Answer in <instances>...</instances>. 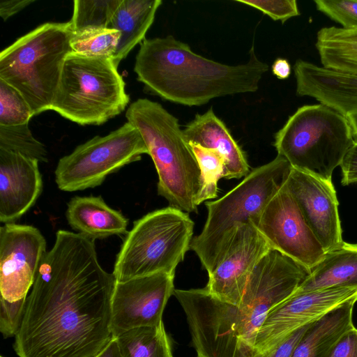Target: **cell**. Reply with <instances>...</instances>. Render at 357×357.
I'll return each instance as SVG.
<instances>
[{"label": "cell", "instance_id": "37", "mask_svg": "<svg viewBox=\"0 0 357 357\" xmlns=\"http://www.w3.org/2000/svg\"><path fill=\"white\" fill-rule=\"evenodd\" d=\"M273 73L280 79H287L291 73V67L288 60L277 59L272 65Z\"/></svg>", "mask_w": 357, "mask_h": 357}, {"label": "cell", "instance_id": "6", "mask_svg": "<svg viewBox=\"0 0 357 357\" xmlns=\"http://www.w3.org/2000/svg\"><path fill=\"white\" fill-rule=\"evenodd\" d=\"M67 22L44 23L0 53V79L16 89L34 116L51 109L66 56L72 52Z\"/></svg>", "mask_w": 357, "mask_h": 357}, {"label": "cell", "instance_id": "4", "mask_svg": "<svg viewBox=\"0 0 357 357\" xmlns=\"http://www.w3.org/2000/svg\"><path fill=\"white\" fill-rule=\"evenodd\" d=\"M126 118L141 134L154 163L158 195L172 207L197 213L201 172L178 119L147 98L132 102Z\"/></svg>", "mask_w": 357, "mask_h": 357}, {"label": "cell", "instance_id": "1", "mask_svg": "<svg viewBox=\"0 0 357 357\" xmlns=\"http://www.w3.org/2000/svg\"><path fill=\"white\" fill-rule=\"evenodd\" d=\"M116 280L100 264L94 241L59 229L26 298L13 349L19 357H95L113 339Z\"/></svg>", "mask_w": 357, "mask_h": 357}, {"label": "cell", "instance_id": "32", "mask_svg": "<svg viewBox=\"0 0 357 357\" xmlns=\"http://www.w3.org/2000/svg\"><path fill=\"white\" fill-rule=\"evenodd\" d=\"M236 1L257 8L273 20H280L282 23L301 14L296 0H236Z\"/></svg>", "mask_w": 357, "mask_h": 357}, {"label": "cell", "instance_id": "29", "mask_svg": "<svg viewBox=\"0 0 357 357\" xmlns=\"http://www.w3.org/2000/svg\"><path fill=\"white\" fill-rule=\"evenodd\" d=\"M34 116L22 95L13 86L0 79V126L29 123Z\"/></svg>", "mask_w": 357, "mask_h": 357}, {"label": "cell", "instance_id": "27", "mask_svg": "<svg viewBox=\"0 0 357 357\" xmlns=\"http://www.w3.org/2000/svg\"><path fill=\"white\" fill-rule=\"evenodd\" d=\"M197 160L201 172L202 188L197 204L216 198L218 182L224 176L225 159L217 151L198 144H189Z\"/></svg>", "mask_w": 357, "mask_h": 357}, {"label": "cell", "instance_id": "25", "mask_svg": "<svg viewBox=\"0 0 357 357\" xmlns=\"http://www.w3.org/2000/svg\"><path fill=\"white\" fill-rule=\"evenodd\" d=\"M123 0H75L69 21L73 32L109 28Z\"/></svg>", "mask_w": 357, "mask_h": 357}, {"label": "cell", "instance_id": "13", "mask_svg": "<svg viewBox=\"0 0 357 357\" xmlns=\"http://www.w3.org/2000/svg\"><path fill=\"white\" fill-rule=\"evenodd\" d=\"M174 274L158 273L116 282L112 298L113 338L134 328L153 327L162 321L173 295Z\"/></svg>", "mask_w": 357, "mask_h": 357}, {"label": "cell", "instance_id": "15", "mask_svg": "<svg viewBox=\"0 0 357 357\" xmlns=\"http://www.w3.org/2000/svg\"><path fill=\"white\" fill-rule=\"evenodd\" d=\"M271 248L252 221L238 224L204 288L222 301L239 305L252 271Z\"/></svg>", "mask_w": 357, "mask_h": 357}, {"label": "cell", "instance_id": "24", "mask_svg": "<svg viewBox=\"0 0 357 357\" xmlns=\"http://www.w3.org/2000/svg\"><path fill=\"white\" fill-rule=\"evenodd\" d=\"M121 357H173L164 324L128 331L116 337Z\"/></svg>", "mask_w": 357, "mask_h": 357}, {"label": "cell", "instance_id": "18", "mask_svg": "<svg viewBox=\"0 0 357 357\" xmlns=\"http://www.w3.org/2000/svg\"><path fill=\"white\" fill-rule=\"evenodd\" d=\"M188 144L217 151L225 159L224 176L227 179L245 177L250 166L245 155L212 107L197 114L183 130Z\"/></svg>", "mask_w": 357, "mask_h": 357}, {"label": "cell", "instance_id": "19", "mask_svg": "<svg viewBox=\"0 0 357 357\" xmlns=\"http://www.w3.org/2000/svg\"><path fill=\"white\" fill-rule=\"evenodd\" d=\"M66 216L72 229L93 241L128 232V219L100 196L73 197L67 204Z\"/></svg>", "mask_w": 357, "mask_h": 357}, {"label": "cell", "instance_id": "10", "mask_svg": "<svg viewBox=\"0 0 357 357\" xmlns=\"http://www.w3.org/2000/svg\"><path fill=\"white\" fill-rule=\"evenodd\" d=\"M148 154L143 138L128 122L95 136L61 158L54 171L59 189L75 192L101 185L106 177Z\"/></svg>", "mask_w": 357, "mask_h": 357}, {"label": "cell", "instance_id": "38", "mask_svg": "<svg viewBox=\"0 0 357 357\" xmlns=\"http://www.w3.org/2000/svg\"><path fill=\"white\" fill-rule=\"evenodd\" d=\"M95 357H121L116 338H113Z\"/></svg>", "mask_w": 357, "mask_h": 357}, {"label": "cell", "instance_id": "33", "mask_svg": "<svg viewBox=\"0 0 357 357\" xmlns=\"http://www.w3.org/2000/svg\"><path fill=\"white\" fill-rule=\"evenodd\" d=\"M329 357H357V328L355 326L339 338Z\"/></svg>", "mask_w": 357, "mask_h": 357}, {"label": "cell", "instance_id": "23", "mask_svg": "<svg viewBox=\"0 0 357 357\" xmlns=\"http://www.w3.org/2000/svg\"><path fill=\"white\" fill-rule=\"evenodd\" d=\"M315 47L323 67L357 75V30L323 27L317 33Z\"/></svg>", "mask_w": 357, "mask_h": 357}, {"label": "cell", "instance_id": "11", "mask_svg": "<svg viewBox=\"0 0 357 357\" xmlns=\"http://www.w3.org/2000/svg\"><path fill=\"white\" fill-rule=\"evenodd\" d=\"M272 248L310 271L326 251L310 228L286 182L254 223Z\"/></svg>", "mask_w": 357, "mask_h": 357}, {"label": "cell", "instance_id": "14", "mask_svg": "<svg viewBox=\"0 0 357 357\" xmlns=\"http://www.w3.org/2000/svg\"><path fill=\"white\" fill-rule=\"evenodd\" d=\"M46 252V240L36 227L15 222L1 226V297L8 301L26 298Z\"/></svg>", "mask_w": 357, "mask_h": 357}, {"label": "cell", "instance_id": "40", "mask_svg": "<svg viewBox=\"0 0 357 357\" xmlns=\"http://www.w3.org/2000/svg\"><path fill=\"white\" fill-rule=\"evenodd\" d=\"M0 357H4V356H1Z\"/></svg>", "mask_w": 357, "mask_h": 357}, {"label": "cell", "instance_id": "5", "mask_svg": "<svg viewBox=\"0 0 357 357\" xmlns=\"http://www.w3.org/2000/svg\"><path fill=\"white\" fill-rule=\"evenodd\" d=\"M291 166L278 155L272 161L251 171L222 197L206 203L207 218L190 248L207 271L212 273L221 261L234 229L238 224L255 223L264 208L284 184Z\"/></svg>", "mask_w": 357, "mask_h": 357}, {"label": "cell", "instance_id": "9", "mask_svg": "<svg viewBox=\"0 0 357 357\" xmlns=\"http://www.w3.org/2000/svg\"><path fill=\"white\" fill-rule=\"evenodd\" d=\"M194 222L170 206L150 212L133 223L116 256L117 282L158 273L174 274L189 250Z\"/></svg>", "mask_w": 357, "mask_h": 357}, {"label": "cell", "instance_id": "17", "mask_svg": "<svg viewBox=\"0 0 357 357\" xmlns=\"http://www.w3.org/2000/svg\"><path fill=\"white\" fill-rule=\"evenodd\" d=\"M38 161L0 149V222L12 223L36 202L43 188Z\"/></svg>", "mask_w": 357, "mask_h": 357}, {"label": "cell", "instance_id": "2", "mask_svg": "<svg viewBox=\"0 0 357 357\" xmlns=\"http://www.w3.org/2000/svg\"><path fill=\"white\" fill-rule=\"evenodd\" d=\"M310 271L271 248L252 271L241 302L222 301L206 289H174L197 357H255L257 332L268 312L292 295Z\"/></svg>", "mask_w": 357, "mask_h": 357}, {"label": "cell", "instance_id": "31", "mask_svg": "<svg viewBox=\"0 0 357 357\" xmlns=\"http://www.w3.org/2000/svg\"><path fill=\"white\" fill-rule=\"evenodd\" d=\"M26 298L8 301L1 297L0 331L4 338L15 337L17 334L25 312Z\"/></svg>", "mask_w": 357, "mask_h": 357}, {"label": "cell", "instance_id": "36", "mask_svg": "<svg viewBox=\"0 0 357 357\" xmlns=\"http://www.w3.org/2000/svg\"><path fill=\"white\" fill-rule=\"evenodd\" d=\"M34 1V0L1 1L0 2V16L3 21H6Z\"/></svg>", "mask_w": 357, "mask_h": 357}, {"label": "cell", "instance_id": "21", "mask_svg": "<svg viewBox=\"0 0 357 357\" xmlns=\"http://www.w3.org/2000/svg\"><path fill=\"white\" fill-rule=\"evenodd\" d=\"M334 287L357 289V243L343 241L337 248L326 252L296 291Z\"/></svg>", "mask_w": 357, "mask_h": 357}, {"label": "cell", "instance_id": "7", "mask_svg": "<svg viewBox=\"0 0 357 357\" xmlns=\"http://www.w3.org/2000/svg\"><path fill=\"white\" fill-rule=\"evenodd\" d=\"M354 142L348 119L319 103L298 108L275 135L273 146L293 169L332 181Z\"/></svg>", "mask_w": 357, "mask_h": 357}, {"label": "cell", "instance_id": "20", "mask_svg": "<svg viewBox=\"0 0 357 357\" xmlns=\"http://www.w3.org/2000/svg\"><path fill=\"white\" fill-rule=\"evenodd\" d=\"M357 296L310 324L291 357H329L339 338L354 327L353 310Z\"/></svg>", "mask_w": 357, "mask_h": 357}, {"label": "cell", "instance_id": "30", "mask_svg": "<svg viewBox=\"0 0 357 357\" xmlns=\"http://www.w3.org/2000/svg\"><path fill=\"white\" fill-rule=\"evenodd\" d=\"M316 8L347 30H357V0H314Z\"/></svg>", "mask_w": 357, "mask_h": 357}, {"label": "cell", "instance_id": "16", "mask_svg": "<svg viewBox=\"0 0 357 357\" xmlns=\"http://www.w3.org/2000/svg\"><path fill=\"white\" fill-rule=\"evenodd\" d=\"M286 185L326 252L342 244L339 202L332 181L291 168Z\"/></svg>", "mask_w": 357, "mask_h": 357}, {"label": "cell", "instance_id": "28", "mask_svg": "<svg viewBox=\"0 0 357 357\" xmlns=\"http://www.w3.org/2000/svg\"><path fill=\"white\" fill-rule=\"evenodd\" d=\"M0 149L21 154L47 162L45 146L32 135L29 123L15 126H0Z\"/></svg>", "mask_w": 357, "mask_h": 357}, {"label": "cell", "instance_id": "8", "mask_svg": "<svg viewBox=\"0 0 357 357\" xmlns=\"http://www.w3.org/2000/svg\"><path fill=\"white\" fill-rule=\"evenodd\" d=\"M130 102L112 57L70 52L66 58L51 110L79 125H101Z\"/></svg>", "mask_w": 357, "mask_h": 357}, {"label": "cell", "instance_id": "39", "mask_svg": "<svg viewBox=\"0 0 357 357\" xmlns=\"http://www.w3.org/2000/svg\"><path fill=\"white\" fill-rule=\"evenodd\" d=\"M347 119L353 129L354 137H357V114L349 116Z\"/></svg>", "mask_w": 357, "mask_h": 357}, {"label": "cell", "instance_id": "12", "mask_svg": "<svg viewBox=\"0 0 357 357\" xmlns=\"http://www.w3.org/2000/svg\"><path fill=\"white\" fill-rule=\"evenodd\" d=\"M356 296L357 289L349 287L296 291L268 312L256 335L255 357L268 354L293 332Z\"/></svg>", "mask_w": 357, "mask_h": 357}, {"label": "cell", "instance_id": "26", "mask_svg": "<svg viewBox=\"0 0 357 357\" xmlns=\"http://www.w3.org/2000/svg\"><path fill=\"white\" fill-rule=\"evenodd\" d=\"M121 37L120 32L112 28L88 29L71 33L73 52L90 57H112Z\"/></svg>", "mask_w": 357, "mask_h": 357}, {"label": "cell", "instance_id": "22", "mask_svg": "<svg viewBox=\"0 0 357 357\" xmlns=\"http://www.w3.org/2000/svg\"><path fill=\"white\" fill-rule=\"evenodd\" d=\"M161 0H123L109 28L120 32L121 37L112 59L117 66L130 51L145 39Z\"/></svg>", "mask_w": 357, "mask_h": 357}, {"label": "cell", "instance_id": "35", "mask_svg": "<svg viewBox=\"0 0 357 357\" xmlns=\"http://www.w3.org/2000/svg\"><path fill=\"white\" fill-rule=\"evenodd\" d=\"M310 324L293 332L274 350L262 357H291V355L296 345L297 344L298 342L303 335Z\"/></svg>", "mask_w": 357, "mask_h": 357}, {"label": "cell", "instance_id": "3", "mask_svg": "<svg viewBox=\"0 0 357 357\" xmlns=\"http://www.w3.org/2000/svg\"><path fill=\"white\" fill-rule=\"evenodd\" d=\"M243 64H223L195 53L172 36L144 39L136 55L137 80L162 98L187 106L211 99L255 92L268 66L256 56L254 45Z\"/></svg>", "mask_w": 357, "mask_h": 357}, {"label": "cell", "instance_id": "34", "mask_svg": "<svg viewBox=\"0 0 357 357\" xmlns=\"http://www.w3.org/2000/svg\"><path fill=\"white\" fill-rule=\"evenodd\" d=\"M340 167L342 185L357 183V137H355L354 144L344 157Z\"/></svg>", "mask_w": 357, "mask_h": 357}]
</instances>
